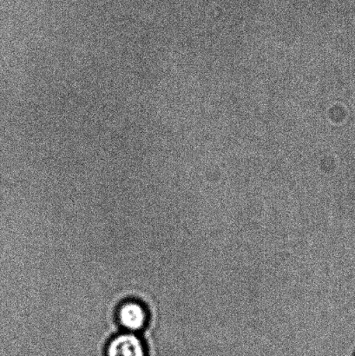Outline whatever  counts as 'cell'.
I'll use <instances>...</instances> for the list:
<instances>
[{
	"instance_id": "cell-1",
	"label": "cell",
	"mask_w": 355,
	"mask_h": 356,
	"mask_svg": "<svg viewBox=\"0 0 355 356\" xmlns=\"http://www.w3.org/2000/svg\"><path fill=\"white\" fill-rule=\"evenodd\" d=\"M106 356H149L144 341L134 333L118 334L108 343Z\"/></svg>"
},
{
	"instance_id": "cell-3",
	"label": "cell",
	"mask_w": 355,
	"mask_h": 356,
	"mask_svg": "<svg viewBox=\"0 0 355 356\" xmlns=\"http://www.w3.org/2000/svg\"><path fill=\"white\" fill-rule=\"evenodd\" d=\"M353 356H355V350H354V355Z\"/></svg>"
},
{
	"instance_id": "cell-2",
	"label": "cell",
	"mask_w": 355,
	"mask_h": 356,
	"mask_svg": "<svg viewBox=\"0 0 355 356\" xmlns=\"http://www.w3.org/2000/svg\"><path fill=\"white\" fill-rule=\"evenodd\" d=\"M117 317L121 325L131 333L144 329L148 321L145 307L135 301H128L122 305L118 309Z\"/></svg>"
}]
</instances>
